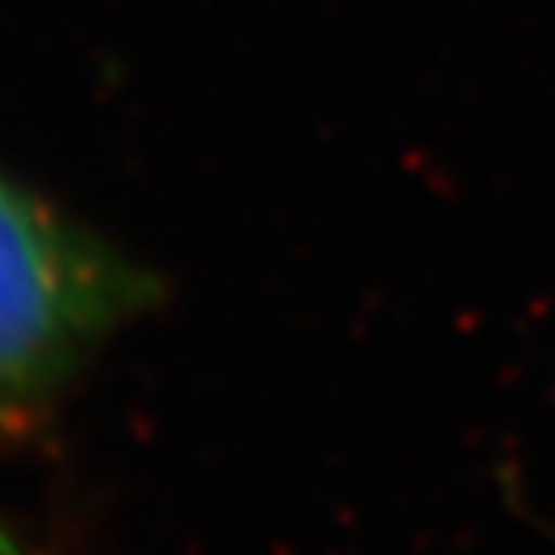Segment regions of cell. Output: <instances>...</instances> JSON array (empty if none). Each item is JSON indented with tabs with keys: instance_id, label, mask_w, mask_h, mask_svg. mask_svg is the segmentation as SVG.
<instances>
[{
	"instance_id": "obj_1",
	"label": "cell",
	"mask_w": 555,
	"mask_h": 555,
	"mask_svg": "<svg viewBox=\"0 0 555 555\" xmlns=\"http://www.w3.org/2000/svg\"><path fill=\"white\" fill-rule=\"evenodd\" d=\"M153 300L137 259L0 169V408L46 399Z\"/></svg>"
}]
</instances>
